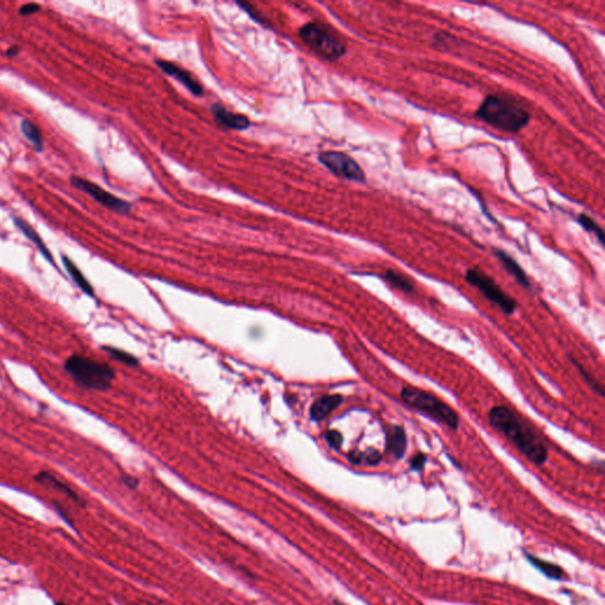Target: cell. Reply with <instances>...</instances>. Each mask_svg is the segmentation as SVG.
Segmentation results:
<instances>
[{"label":"cell","mask_w":605,"mask_h":605,"mask_svg":"<svg viewBox=\"0 0 605 605\" xmlns=\"http://www.w3.org/2000/svg\"><path fill=\"white\" fill-rule=\"evenodd\" d=\"M491 425L504 434L513 445L525 455L526 458L537 465L547 463V448L532 429L519 420L509 408L503 406L493 407L490 412Z\"/></svg>","instance_id":"6da1fadb"},{"label":"cell","mask_w":605,"mask_h":605,"mask_svg":"<svg viewBox=\"0 0 605 605\" xmlns=\"http://www.w3.org/2000/svg\"><path fill=\"white\" fill-rule=\"evenodd\" d=\"M475 118L505 133H518L527 126L529 111L521 105L505 97L488 95L478 110Z\"/></svg>","instance_id":"7a4b0ae2"},{"label":"cell","mask_w":605,"mask_h":605,"mask_svg":"<svg viewBox=\"0 0 605 605\" xmlns=\"http://www.w3.org/2000/svg\"><path fill=\"white\" fill-rule=\"evenodd\" d=\"M64 369L78 387L105 391L115 380V370L103 362L72 355L64 363Z\"/></svg>","instance_id":"3957f363"},{"label":"cell","mask_w":605,"mask_h":605,"mask_svg":"<svg viewBox=\"0 0 605 605\" xmlns=\"http://www.w3.org/2000/svg\"><path fill=\"white\" fill-rule=\"evenodd\" d=\"M401 399L408 406L429 416L432 420L447 426L452 430L458 429L459 415L456 412L432 394L415 388H404L401 391Z\"/></svg>","instance_id":"277c9868"},{"label":"cell","mask_w":605,"mask_h":605,"mask_svg":"<svg viewBox=\"0 0 605 605\" xmlns=\"http://www.w3.org/2000/svg\"><path fill=\"white\" fill-rule=\"evenodd\" d=\"M302 43L316 55L328 60H336L346 52L344 43L320 24L307 23L299 30Z\"/></svg>","instance_id":"5b68a950"},{"label":"cell","mask_w":605,"mask_h":605,"mask_svg":"<svg viewBox=\"0 0 605 605\" xmlns=\"http://www.w3.org/2000/svg\"><path fill=\"white\" fill-rule=\"evenodd\" d=\"M466 280L475 286L481 294L499 307L506 315H511L517 307L516 300L505 294L500 286L498 285L488 274L479 269H470L466 272Z\"/></svg>","instance_id":"8992f818"},{"label":"cell","mask_w":605,"mask_h":605,"mask_svg":"<svg viewBox=\"0 0 605 605\" xmlns=\"http://www.w3.org/2000/svg\"><path fill=\"white\" fill-rule=\"evenodd\" d=\"M320 164L337 177L356 182H366V175L351 156L342 151H324L318 155Z\"/></svg>","instance_id":"52a82bcc"},{"label":"cell","mask_w":605,"mask_h":605,"mask_svg":"<svg viewBox=\"0 0 605 605\" xmlns=\"http://www.w3.org/2000/svg\"><path fill=\"white\" fill-rule=\"evenodd\" d=\"M72 184L74 187L88 194L98 204H101L102 206L107 207L108 210H115V212L122 213V214H126L131 212V205L129 202L115 197L96 184H93V182L80 177H72Z\"/></svg>","instance_id":"ba28073f"},{"label":"cell","mask_w":605,"mask_h":605,"mask_svg":"<svg viewBox=\"0 0 605 605\" xmlns=\"http://www.w3.org/2000/svg\"><path fill=\"white\" fill-rule=\"evenodd\" d=\"M156 64H157V67H160L164 74H167V75L170 76L173 78L179 80L181 85L188 89L189 91L193 94V95L201 96L202 93H204V89H202L198 80H195L193 76L190 75L187 70L182 69L179 65L170 63V62L160 60V59L156 60Z\"/></svg>","instance_id":"9c48e42d"},{"label":"cell","mask_w":605,"mask_h":605,"mask_svg":"<svg viewBox=\"0 0 605 605\" xmlns=\"http://www.w3.org/2000/svg\"><path fill=\"white\" fill-rule=\"evenodd\" d=\"M210 110H212V115H213L215 121L220 126L228 128V129L245 131V129H248V126H251V122H250V120L246 116L240 115V113L228 111L226 108H223V105H212Z\"/></svg>","instance_id":"30bf717a"},{"label":"cell","mask_w":605,"mask_h":605,"mask_svg":"<svg viewBox=\"0 0 605 605\" xmlns=\"http://www.w3.org/2000/svg\"><path fill=\"white\" fill-rule=\"evenodd\" d=\"M34 480L37 483H41V485L47 486V487L54 488V490L62 492L72 503H75L77 506H80L82 509H85V506H87V501L77 492L74 491L70 486H67V483H64L63 481L57 479L55 475L51 474L49 472H39L38 474L34 475Z\"/></svg>","instance_id":"8fae6325"},{"label":"cell","mask_w":605,"mask_h":605,"mask_svg":"<svg viewBox=\"0 0 605 605\" xmlns=\"http://www.w3.org/2000/svg\"><path fill=\"white\" fill-rule=\"evenodd\" d=\"M342 401L343 399L340 395L323 396L320 399H317L310 409V416H311L312 420H323L327 416L330 415L336 408L340 407Z\"/></svg>","instance_id":"7c38bea8"},{"label":"cell","mask_w":605,"mask_h":605,"mask_svg":"<svg viewBox=\"0 0 605 605\" xmlns=\"http://www.w3.org/2000/svg\"><path fill=\"white\" fill-rule=\"evenodd\" d=\"M494 253H496L498 261H500L501 265L504 266V269L517 280L519 285L524 286L525 289L531 287V284H529V278L526 276L525 271L521 269L520 265L518 264L517 261H514L512 256L504 252V251H501V250H496Z\"/></svg>","instance_id":"4fadbf2b"},{"label":"cell","mask_w":605,"mask_h":605,"mask_svg":"<svg viewBox=\"0 0 605 605\" xmlns=\"http://www.w3.org/2000/svg\"><path fill=\"white\" fill-rule=\"evenodd\" d=\"M387 450H389L394 458L401 460L404 458L407 450V437L404 428L399 426H393L387 437Z\"/></svg>","instance_id":"5bb4252c"},{"label":"cell","mask_w":605,"mask_h":605,"mask_svg":"<svg viewBox=\"0 0 605 605\" xmlns=\"http://www.w3.org/2000/svg\"><path fill=\"white\" fill-rule=\"evenodd\" d=\"M14 223H16L18 228L25 234L26 238L31 240V241L37 246L38 251L42 253L43 256H45V259L50 261L51 264L55 265L54 256H52L50 251H49V248H47V246H45V244H44L42 238L39 236L37 232L34 231V227L29 225V223H26V221H24V220L21 218H14Z\"/></svg>","instance_id":"9a60e30c"},{"label":"cell","mask_w":605,"mask_h":605,"mask_svg":"<svg viewBox=\"0 0 605 605\" xmlns=\"http://www.w3.org/2000/svg\"><path fill=\"white\" fill-rule=\"evenodd\" d=\"M62 261H63L64 267L67 270L69 276L72 277V280L75 282L76 285L78 286L80 290L83 291L85 294L93 297L94 294H95L93 285L89 283L85 274H82V271L78 269V266L70 258H67V256H62Z\"/></svg>","instance_id":"2e32d148"},{"label":"cell","mask_w":605,"mask_h":605,"mask_svg":"<svg viewBox=\"0 0 605 605\" xmlns=\"http://www.w3.org/2000/svg\"><path fill=\"white\" fill-rule=\"evenodd\" d=\"M384 279L386 282L389 283L391 286H394L397 290L402 291L404 294H412L415 291L414 283L406 277L404 274L396 272L394 270H388L384 274Z\"/></svg>","instance_id":"e0dca14e"},{"label":"cell","mask_w":605,"mask_h":605,"mask_svg":"<svg viewBox=\"0 0 605 605\" xmlns=\"http://www.w3.org/2000/svg\"><path fill=\"white\" fill-rule=\"evenodd\" d=\"M527 559H529V563L532 564L534 567H537L539 571L542 572L549 578L562 580V577L564 576V571L562 570V567H559L556 564L537 558V557H534L532 555H527Z\"/></svg>","instance_id":"ac0fdd59"},{"label":"cell","mask_w":605,"mask_h":605,"mask_svg":"<svg viewBox=\"0 0 605 605\" xmlns=\"http://www.w3.org/2000/svg\"><path fill=\"white\" fill-rule=\"evenodd\" d=\"M21 133L24 134L26 139L29 140L30 142L34 144V148L38 151H42L44 142H43V135L41 133V129L34 123L28 121V120H24L21 122Z\"/></svg>","instance_id":"d6986e66"},{"label":"cell","mask_w":605,"mask_h":605,"mask_svg":"<svg viewBox=\"0 0 605 605\" xmlns=\"http://www.w3.org/2000/svg\"><path fill=\"white\" fill-rule=\"evenodd\" d=\"M103 350L109 353L110 356H111V358H115L116 361L121 362V363H123V364H126V366H139V360H138V358H134V356H133V355H131V353L123 351V350L118 349V348H113V346H103Z\"/></svg>","instance_id":"ffe728a7"},{"label":"cell","mask_w":605,"mask_h":605,"mask_svg":"<svg viewBox=\"0 0 605 605\" xmlns=\"http://www.w3.org/2000/svg\"><path fill=\"white\" fill-rule=\"evenodd\" d=\"M578 223L582 225V227L584 228L585 231L590 232V233L595 234V236H597L598 241L603 245V243H604V233H603V230L600 227V225H598L593 219L590 218V217L586 214H580V218H578Z\"/></svg>","instance_id":"44dd1931"},{"label":"cell","mask_w":605,"mask_h":605,"mask_svg":"<svg viewBox=\"0 0 605 605\" xmlns=\"http://www.w3.org/2000/svg\"><path fill=\"white\" fill-rule=\"evenodd\" d=\"M572 362H573V363H575V366L578 368V370H580V374H582V376L585 378V381H586V382H588V384H590V386L593 388V390L596 391V393H598L600 395H604V394H603V389H602V387H600V386H598V383L595 382V380H593V378L591 377L590 375H588V371H585L584 368L580 366V362L575 361V360H572Z\"/></svg>","instance_id":"7402d4cb"},{"label":"cell","mask_w":605,"mask_h":605,"mask_svg":"<svg viewBox=\"0 0 605 605\" xmlns=\"http://www.w3.org/2000/svg\"><path fill=\"white\" fill-rule=\"evenodd\" d=\"M381 460H382V454L374 448H370L366 453H363V461H366L370 466H376L381 463Z\"/></svg>","instance_id":"603a6c76"},{"label":"cell","mask_w":605,"mask_h":605,"mask_svg":"<svg viewBox=\"0 0 605 605\" xmlns=\"http://www.w3.org/2000/svg\"><path fill=\"white\" fill-rule=\"evenodd\" d=\"M327 441L333 450H340V446L343 443V437L337 430H329L327 433Z\"/></svg>","instance_id":"cb8c5ba5"},{"label":"cell","mask_w":605,"mask_h":605,"mask_svg":"<svg viewBox=\"0 0 605 605\" xmlns=\"http://www.w3.org/2000/svg\"><path fill=\"white\" fill-rule=\"evenodd\" d=\"M426 461H427V456H426L425 454H417L415 456H412V460H410V467H412V470L419 471L422 467L425 466Z\"/></svg>","instance_id":"d4e9b609"},{"label":"cell","mask_w":605,"mask_h":605,"mask_svg":"<svg viewBox=\"0 0 605 605\" xmlns=\"http://www.w3.org/2000/svg\"><path fill=\"white\" fill-rule=\"evenodd\" d=\"M39 10H41V6L32 3V4H26L24 6H21V9H19V13H21V16H30V14L38 12Z\"/></svg>","instance_id":"484cf974"},{"label":"cell","mask_w":605,"mask_h":605,"mask_svg":"<svg viewBox=\"0 0 605 605\" xmlns=\"http://www.w3.org/2000/svg\"><path fill=\"white\" fill-rule=\"evenodd\" d=\"M348 458L353 465H360L363 461V453H361L360 450H353Z\"/></svg>","instance_id":"4316f807"},{"label":"cell","mask_w":605,"mask_h":605,"mask_svg":"<svg viewBox=\"0 0 605 605\" xmlns=\"http://www.w3.org/2000/svg\"><path fill=\"white\" fill-rule=\"evenodd\" d=\"M123 483H126V486L131 488H136L139 486V480L136 479V478H133V476H124L123 478Z\"/></svg>","instance_id":"83f0119b"},{"label":"cell","mask_w":605,"mask_h":605,"mask_svg":"<svg viewBox=\"0 0 605 605\" xmlns=\"http://www.w3.org/2000/svg\"><path fill=\"white\" fill-rule=\"evenodd\" d=\"M17 54H18V47H13L12 49H10V50L8 51V56H10V57H14V56L17 55Z\"/></svg>","instance_id":"f1b7e54d"},{"label":"cell","mask_w":605,"mask_h":605,"mask_svg":"<svg viewBox=\"0 0 605 605\" xmlns=\"http://www.w3.org/2000/svg\"><path fill=\"white\" fill-rule=\"evenodd\" d=\"M333 604H335V605H345L344 603H342V602H340V601L333 602Z\"/></svg>","instance_id":"f546056e"},{"label":"cell","mask_w":605,"mask_h":605,"mask_svg":"<svg viewBox=\"0 0 605 605\" xmlns=\"http://www.w3.org/2000/svg\"><path fill=\"white\" fill-rule=\"evenodd\" d=\"M55 605H69V604H65V603H62V602H56Z\"/></svg>","instance_id":"4dcf8cb0"}]
</instances>
